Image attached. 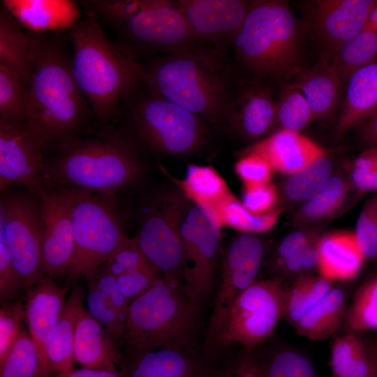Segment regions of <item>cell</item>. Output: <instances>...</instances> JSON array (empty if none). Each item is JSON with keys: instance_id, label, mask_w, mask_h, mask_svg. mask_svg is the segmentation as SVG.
Listing matches in <instances>:
<instances>
[{"instance_id": "5b68a950", "label": "cell", "mask_w": 377, "mask_h": 377, "mask_svg": "<svg viewBox=\"0 0 377 377\" xmlns=\"http://www.w3.org/2000/svg\"><path fill=\"white\" fill-rule=\"evenodd\" d=\"M237 61L258 79L288 80L302 70V34L288 1H251L232 41Z\"/></svg>"}, {"instance_id": "d6986e66", "label": "cell", "mask_w": 377, "mask_h": 377, "mask_svg": "<svg viewBox=\"0 0 377 377\" xmlns=\"http://www.w3.org/2000/svg\"><path fill=\"white\" fill-rule=\"evenodd\" d=\"M126 377H219L220 367L192 350L158 349L124 360Z\"/></svg>"}, {"instance_id": "52a82bcc", "label": "cell", "mask_w": 377, "mask_h": 377, "mask_svg": "<svg viewBox=\"0 0 377 377\" xmlns=\"http://www.w3.org/2000/svg\"><path fill=\"white\" fill-rule=\"evenodd\" d=\"M200 304L164 276L129 304L124 341L128 357L158 349L192 350Z\"/></svg>"}, {"instance_id": "ffe728a7", "label": "cell", "mask_w": 377, "mask_h": 377, "mask_svg": "<svg viewBox=\"0 0 377 377\" xmlns=\"http://www.w3.org/2000/svg\"><path fill=\"white\" fill-rule=\"evenodd\" d=\"M253 153L265 158L273 170L290 175L307 167L326 151L300 132L280 128L252 145L244 154Z\"/></svg>"}, {"instance_id": "d4e9b609", "label": "cell", "mask_w": 377, "mask_h": 377, "mask_svg": "<svg viewBox=\"0 0 377 377\" xmlns=\"http://www.w3.org/2000/svg\"><path fill=\"white\" fill-rule=\"evenodd\" d=\"M304 96L315 119L330 117L337 109L343 89V82L327 61L301 70L290 82Z\"/></svg>"}, {"instance_id": "9a60e30c", "label": "cell", "mask_w": 377, "mask_h": 377, "mask_svg": "<svg viewBox=\"0 0 377 377\" xmlns=\"http://www.w3.org/2000/svg\"><path fill=\"white\" fill-rule=\"evenodd\" d=\"M43 223V262L54 278L67 276L74 254L70 190L42 186L38 192Z\"/></svg>"}, {"instance_id": "8992f818", "label": "cell", "mask_w": 377, "mask_h": 377, "mask_svg": "<svg viewBox=\"0 0 377 377\" xmlns=\"http://www.w3.org/2000/svg\"><path fill=\"white\" fill-rule=\"evenodd\" d=\"M86 16L114 32L117 42L140 52L182 51L199 44L184 16L168 0H82Z\"/></svg>"}, {"instance_id": "2e32d148", "label": "cell", "mask_w": 377, "mask_h": 377, "mask_svg": "<svg viewBox=\"0 0 377 377\" xmlns=\"http://www.w3.org/2000/svg\"><path fill=\"white\" fill-rule=\"evenodd\" d=\"M199 44L208 43L226 52L248 14L251 1L244 0H177Z\"/></svg>"}, {"instance_id": "1f68e13d", "label": "cell", "mask_w": 377, "mask_h": 377, "mask_svg": "<svg viewBox=\"0 0 377 377\" xmlns=\"http://www.w3.org/2000/svg\"><path fill=\"white\" fill-rule=\"evenodd\" d=\"M181 186L193 202L215 211L232 195L223 179L209 166L189 165Z\"/></svg>"}, {"instance_id": "83f0119b", "label": "cell", "mask_w": 377, "mask_h": 377, "mask_svg": "<svg viewBox=\"0 0 377 377\" xmlns=\"http://www.w3.org/2000/svg\"><path fill=\"white\" fill-rule=\"evenodd\" d=\"M34 38L24 31L12 13L0 3V65L16 73L29 86Z\"/></svg>"}, {"instance_id": "6da1fadb", "label": "cell", "mask_w": 377, "mask_h": 377, "mask_svg": "<svg viewBox=\"0 0 377 377\" xmlns=\"http://www.w3.org/2000/svg\"><path fill=\"white\" fill-rule=\"evenodd\" d=\"M30 32L34 51L26 124L50 153L101 124L73 77L67 32Z\"/></svg>"}, {"instance_id": "4316f807", "label": "cell", "mask_w": 377, "mask_h": 377, "mask_svg": "<svg viewBox=\"0 0 377 377\" xmlns=\"http://www.w3.org/2000/svg\"><path fill=\"white\" fill-rule=\"evenodd\" d=\"M346 84L335 127L339 136L364 121L377 109V62L355 71Z\"/></svg>"}, {"instance_id": "7a4b0ae2", "label": "cell", "mask_w": 377, "mask_h": 377, "mask_svg": "<svg viewBox=\"0 0 377 377\" xmlns=\"http://www.w3.org/2000/svg\"><path fill=\"white\" fill-rule=\"evenodd\" d=\"M235 81L226 53L203 44L152 60L141 76L152 93L214 124L225 122Z\"/></svg>"}, {"instance_id": "e7e4bbea", "label": "cell", "mask_w": 377, "mask_h": 377, "mask_svg": "<svg viewBox=\"0 0 377 377\" xmlns=\"http://www.w3.org/2000/svg\"><path fill=\"white\" fill-rule=\"evenodd\" d=\"M332 377H334V376H332Z\"/></svg>"}, {"instance_id": "6125c7cd", "label": "cell", "mask_w": 377, "mask_h": 377, "mask_svg": "<svg viewBox=\"0 0 377 377\" xmlns=\"http://www.w3.org/2000/svg\"><path fill=\"white\" fill-rule=\"evenodd\" d=\"M371 377H377V371L374 374V376H372Z\"/></svg>"}, {"instance_id": "f5cc1de1", "label": "cell", "mask_w": 377, "mask_h": 377, "mask_svg": "<svg viewBox=\"0 0 377 377\" xmlns=\"http://www.w3.org/2000/svg\"><path fill=\"white\" fill-rule=\"evenodd\" d=\"M320 236L317 229H303L286 236L273 254L272 269H276L286 259L303 249Z\"/></svg>"}, {"instance_id": "cb8c5ba5", "label": "cell", "mask_w": 377, "mask_h": 377, "mask_svg": "<svg viewBox=\"0 0 377 377\" xmlns=\"http://www.w3.org/2000/svg\"><path fill=\"white\" fill-rule=\"evenodd\" d=\"M318 275L333 283L354 279L366 260L354 232L341 231L320 236Z\"/></svg>"}, {"instance_id": "3957f363", "label": "cell", "mask_w": 377, "mask_h": 377, "mask_svg": "<svg viewBox=\"0 0 377 377\" xmlns=\"http://www.w3.org/2000/svg\"><path fill=\"white\" fill-rule=\"evenodd\" d=\"M47 156L43 186L115 195L141 177L135 145L111 124L64 143Z\"/></svg>"}, {"instance_id": "836d02e7", "label": "cell", "mask_w": 377, "mask_h": 377, "mask_svg": "<svg viewBox=\"0 0 377 377\" xmlns=\"http://www.w3.org/2000/svg\"><path fill=\"white\" fill-rule=\"evenodd\" d=\"M332 288V282L319 275L311 273L297 277L286 290L283 318L295 326Z\"/></svg>"}, {"instance_id": "f6af8a7d", "label": "cell", "mask_w": 377, "mask_h": 377, "mask_svg": "<svg viewBox=\"0 0 377 377\" xmlns=\"http://www.w3.org/2000/svg\"><path fill=\"white\" fill-rule=\"evenodd\" d=\"M86 279L87 284L93 286L104 297L126 325L129 304L121 293L115 276L108 271L105 263L90 273Z\"/></svg>"}, {"instance_id": "ba28073f", "label": "cell", "mask_w": 377, "mask_h": 377, "mask_svg": "<svg viewBox=\"0 0 377 377\" xmlns=\"http://www.w3.org/2000/svg\"><path fill=\"white\" fill-rule=\"evenodd\" d=\"M139 84L119 111L126 114L138 138L151 149L168 154L186 155L198 149L205 141L207 121L143 84L145 89H140Z\"/></svg>"}, {"instance_id": "91938a15", "label": "cell", "mask_w": 377, "mask_h": 377, "mask_svg": "<svg viewBox=\"0 0 377 377\" xmlns=\"http://www.w3.org/2000/svg\"><path fill=\"white\" fill-rule=\"evenodd\" d=\"M365 27L377 30V1H375V3L369 15Z\"/></svg>"}, {"instance_id": "94428289", "label": "cell", "mask_w": 377, "mask_h": 377, "mask_svg": "<svg viewBox=\"0 0 377 377\" xmlns=\"http://www.w3.org/2000/svg\"><path fill=\"white\" fill-rule=\"evenodd\" d=\"M367 348L369 357L377 370V341L371 346L367 345Z\"/></svg>"}, {"instance_id": "f35d334b", "label": "cell", "mask_w": 377, "mask_h": 377, "mask_svg": "<svg viewBox=\"0 0 377 377\" xmlns=\"http://www.w3.org/2000/svg\"><path fill=\"white\" fill-rule=\"evenodd\" d=\"M344 320L350 332L377 330V274L367 279L356 290Z\"/></svg>"}, {"instance_id": "681fc988", "label": "cell", "mask_w": 377, "mask_h": 377, "mask_svg": "<svg viewBox=\"0 0 377 377\" xmlns=\"http://www.w3.org/2000/svg\"><path fill=\"white\" fill-rule=\"evenodd\" d=\"M273 168L263 156L244 154L235 165V171L245 186L270 183Z\"/></svg>"}, {"instance_id": "4fadbf2b", "label": "cell", "mask_w": 377, "mask_h": 377, "mask_svg": "<svg viewBox=\"0 0 377 377\" xmlns=\"http://www.w3.org/2000/svg\"><path fill=\"white\" fill-rule=\"evenodd\" d=\"M185 214L178 193H163L150 202L135 237L147 259L168 279L182 286L181 228Z\"/></svg>"}, {"instance_id": "d590c367", "label": "cell", "mask_w": 377, "mask_h": 377, "mask_svg": "<svg viewBox=\"0 0 377 377\" xmlns=\"http://www.w3.org/2000/svg\"><path fill=\"white\" fill-rule=\"evenodd\" d=\"M332 165L324 155L302 170L289 175L281 188L282 197L288 202H305L315 195L332 176Z\"/></svg>"}, {"instance_id": "be15d7a7", "label": "cell", "mask_w": 377, "mask_h": 377, "mask_svg": "<svg viewBox=\"0 0 377 377\" xmlns=\"http://www.w3.org/2000/svg\"><path fill=\"white\" fill-rule=\"evenodd\" d=\"M376 147H377V146Z\"/></svg>"}, {"instance_id": "44dd1931", "label": "cell", "mask_w": 377, "mask_h": 377, "mask_svg": "<svg viewBox=\"0 0 377 377\" xmlns=\"http://www.w3.org/2000/svg\"><path fill=\"white\" fill-rule=\"evenodd\" d=\"M108 331L82 306L74 335V359L82 367L117 371L124 357Z\"/></svg>"}, {"instance_id": "603a6c76", "label": "cell", "mask_w": 377, "mask_h": 377, "mask_svg": "<svg viewBox=\"0 0 377 377\" xmlns=\"http://www.w3.org/2000/svg\"><path fill=\"white\" fill-rule=\"evenodd\" d=\"M68 289V286L60 287L52 279L46 276L26 292V323L45 364L43 343L64 313Z\"/></svg>"}, {"instance_id": "7dc6e473", "label": "cell", "mask_w": 377, "mask_h": 377, "mask_svg": "<svg viewBox=\"0 0 377 377\" xmlns=\"http://www.w3.org/2000/svg\"><path fill=\"white\" fill-rule=\"evenodd\" d=\"M163 276L162 272L151 263L115 278L121 293L130 304L147 292Z\"/></svg>"}, {"instance_id": "11a10c76", "label": "cell", "mask_w": 377, "mask_h": 377, "mask_svg": "<svg viewBox=\"0 0 377 377\" xmlns=\"http://www.w3.org/2000/svg\"><path fill=\"white\" fill-rule=\"evenodd\" d=\"M351 183L360 191H377V170H367L353 168Z\"/></svg>"}, {"instance_id": "277c9868", "label": "cell", "mask_w": 377, "mask_h": 377, "mask_svg": "<svg viewBox=\"0 0 377 377\" xmlns=\"http://www.w3.org/2000/svg\"><path fill=\"white\" fill-rule=\"evenodd\" d=\"M71 68L98 123L110 124L122 103L137 88L142 65L128 49L111 41L94 19H79L67 31Z\"/></svg>"}, {"instance_id": "680465c9", "label": "cell", "mask_w": 377, "mask_h": 377, "mask_svg": "<svg viewBox=\"0 0 377 377\" xmlns=\"http://www.w3.org/2000/svg\"><path fill=\"white\" fill-rule=\"evenodd\" d=\"M353 168L360 170H377V147H371L360 154L355 160Z\"/></svg>"}, {"instance_id": "4dcf8cb0", "label": "cell", "mask_w": 377, "mask_h": 377, "mask_svg": "<svg viewBox=\"0 0 377 377\" xmlns=\"http://www.w3.org/2000/svg\"><path fill=\"white\" fill-rule=\"evenodd\" d=\"M377 62V30L364 27L347 40L330 62L345 84L357 70Z\"/></svg>"}, {"instance_id": "60d3db41", "label": "cell", "mask_w": 377, "mask_h": 377, "mask_svg": "<svg viewBox=\"0 0 377 377\" xmlns=\"http://www.w3.org/2000/svg\"><path fill=\"white\" fill-rule=\"evenodd\" d=\"M264 362L266 377H316L310 360L293 349L279 350Z\"/></svg>"}, {"instance_id": "db71d44e", "label": "cell", "mask_w": 377, "mask_h": 377, "mask_svg": "<svg viewBox=\"0 0 377 377\" xmlns=\"http://www.w3.org/2000/svg\"><path fill=\"white\" fill-rule=\"evenodd\" d=\"M279 198L276 187L271 183L245 186L242 203L254 214H263L274 209Z\"/></svg>"}, {"instance_id": "f1b7e54d", "label": "cell", "mask_w": 377, "mask_h": 377, "mask_svg": "<svg viewBox=\"0 0 377 377\" xmlns=\"http://www.w3.org/2000/svg\"><path fill=\"white\" fill-rule=\"evenodd\" d=\"M347 295L339 288H332L296 323L297 334L311 341L325 339L339 327L346 312Z\"/></svg>"}, {"instance_id": "484cf974", "label": "cell", "mask_w": 377, "mask_h": 377, "mask_svg": "<svg viewBox=\"0 0 377 377\" xmlns=\"http://www.w3.org/2000/svg\"><path fill=\"white\" fill-rule=\"evenodd\" d=\"M82 287L75 288L66 300L64 313L47 336L43 346L51 377L74 369V335L78 313L83 304Z\"/></svg>"}, {"instance_id": "ab89813d", "label": "cell", "mask_w": 377, "mask_h": 377, "mask_svg": "<svg viewBox=\"0 0 377 377\" xmlns=\"http://www.w3.org/2000/svg\"><path fill=\"white\" fill-rule=\"evenodd\" d=\"M316 120L303 94L291 83L284 84L276 101V126L300 132Z\"/></svg>"}, {"instance_id": "816d5d0a", "label": "cell", "mask_w": 377, "mask_h": 377, "mask_svg": "<svg viewBox=\"0 0 377 377\" xmlns=\"http://www.w3.org/2000/svg\"><path fill=\"white\" fill-rule=\"evenodd\" d=\"M251 350L221 367L219 377H266L264 360Z\"/></svg>"}, {"instance_id": "30bf717a", "label": "cell", "mask_w": 377, "mask_h": 377, "mask_svg": "<svg viewBox=\"0 0 377 377\" xmlns=\"http://www.w3.org/2000/svg\"><path fill=\"white\" fill-rule=\"evenodd\" d=\"M0 232L27 292L47 274L42 255L43 223L39 195L25 188L2 192Z\"/></svg>"}, {"instance_id": "8d00e7d4", "label": "cell", "mask_w": 377, "mask_h": 377, "mask_svg": "<svg viewBox=\"0 0 377 377\" xmlns=\"http://www.w3.org/2000/svg\"><path fill=\"white\" fill-rule=\"evenodd\" d=\"M281 209L274 208L263 214L249 211L233 195L216 210L222 226H228L242 233L256 234L270 230L276 223Z\"/></svg>"}, {"instance_id": "f907efd6", "label": "cell", "mask_w": 377, "mask_h": 377, "mask_svg": "<svg viewBox=\"0 0 377 377\" xmlns=\"http://www.w3.org/2000/svg\"><path fill=\"white\" fill-rule=\"evenodd\" d=\"M21 288L24 289L22 277L10 260L4 237L0 232V300L1 304L14 301Z\"/></svg>"}, {"instance_id": "7bdbcfd3", "label": "cell", "mask_w": 377, "mask_h": 377, "mask_svg": "<svg viewBox=\"0 0 377 377\" xmlns=\"http://www.w3.org/2000/svg\"><path fill=\"white\" fill-rule=\"evenodd\" d=\"M354 232L365 259L377 258V192L363 205Z\"/></svg>"}, {"instance_id": "74e56055", "label": "cell", "mask_w": 377, "mask_h": 377, "mask_svg": "<svg viewBox=\"0 0 377 377\" xmlns=\"http://www.w3.org/2000/svg\"><path fill=\"white\" fill-rule=\"evenodd\" d=\"M29 86L0 65V124L26 122Z\"/></svg>"}, {"instance_id": "bcb514c9", "label": "cell", "mask_w": 377, "mask_h": 377, "mask_svg": "<svg viewBox=\"0 0 377 377\" xmlns=\"http://www.w3.org/2000/svg\"><path fill=\"white\" fill-rule=\"evenodd\" d=\"M87 310L101 324L115 341L122 340L126 325L117 311L104 297L91 285L88 284L86 295Z\"/></svg>"}, {"instance_id": "b9f144b4", "label": "cell", "mask_w": 377, "mask_h": 377, "mask_svg": "<svg viewBox=\"0 0 377 377\" xmlns=\"http://www.w3.org/2000/svg\"><path fill=\"white\" fill-rule=\"evenodd\" d=\"M25 304L23 300L1 304L0 308V363L6 358L24 329Z\"/></svg>"}, {"instance_id": "6f0895ef", "label": "cell", "mask_w": 377, "mask_h": 377, "mask_svg": "<svg viewBox=\"0 0 377 377\" xmlns=\"http://www.w3.org/2000/svg\"><path fill=\"white\" fill-rule=\"evenodd\" d=\"M361 138L366 145L372 147L377 146V109L362 126Z\"/></svg>"}, {"instance_id": "8fae6325", "label": "cell", "mask_w": 377, "mask_h": 377, "mask_svg": "<svg viewBox=\"0 0 377 377\" xmlns=\"http://www.w3.org/2000/svg\"><path fill=\"white\" fill-rule=\"evenodd\" d=\"M286 288L279 279L255 281L235 300L207 358L213 362L229 345L252 350L268 339L283 318Z\"/></svg>"}, {"instance_id": "e575fe53", "label": "cell", "mask_w": 377, "mask_h": 377, "mask_svg": "<svg viewBox=\"0 0 377 377\" xmlns=\"http://www.w3.org/2000/svg\"><path fill=\"white\" fill-rule=\"evenodd\" d=\"M0 377H51L36 343L25 328L0 363Z\"/></svg>"}, {"instance_id": "7c38bea8", "label": "cell", "mask_w": 377, "mask_h": 377, "mask_svg": "<svg viewBox=\"0 0 377 377\" xmlns=\"http://www.w3.org/2000/svg\"><path fill=\"white\" fill-rule=\"evenodd\" d=\"M221 226L214 209L194 202L183 219L182 288L200 305L213 286Z\"/></svg>"}, {"instance_id": "5bb4252c", "label": "cell", "mask_w": 377, "mask_h": 377, "mask_svg": "<svg viewBox=\"0 0 377 377\" xmlns=\"http://www.w3.org/2000/svg\"><path fill=\"white\" fill-rule=\"evenodd\" d=\"M48 154L26 122L0 124L1 193L20 186L38 195Z\"/></svg>"}, {"instance_id": "c3c4849f", "label": "cell", "mask_w": 377, "mask_h": 377, "mask_svg": "<svg viewBox=\"0 0 377 377\" xmlns=\"http://www.w3.org/2000/svg\"><path fill=\"white\" fill-rule=\"evenodd\" d=\"M318 263L317 245L311 243L286 259L273 272L284 279H293L294 281L302 275L317 270Z\"/></svg>"}, {"instance_id": "9f6ffc18", "label": "cell", "mask_w": 377, "mask_h": 377, "mask_svg": "<svg viewBox=\"0 0 377 377\" xmlns=\"http://www.w3.org/2000/svg\"><path fill=\"white\" fill-rule=\"evenodd\" d=\"M52 377H126L121 371H109L82 367L59 373Z\"/></svg>"}, {"instance_id": "ac0fdd59", "label": "cell", "mask_w": 377, "mask_h": 377, "mask_svg": "<svg viewBox=\"0 0 377 377\" xmlns=\"http://www.w3.org/2000/svg\"><path fill=\"white\" fill-rule=\"evenodd\" d=\"M376 1H316L313 12L315 33L332 56L349 38L362 30Z\"/></svg>"}, {"instance_id": "d6a6232c", "label": "cell", "mask_w": 377, "mask_h": 377, "mask_svg": "<svg viewBox=\"0 0 377 377\" xmlns=\"http://www.w3.org/2000/svg\"><path fill=\"white\" fill-rule=\"evenodd\" d=\"M350 187L344 177L332 175L315 195L303 203L295 215L294 222L306 225L329 218L344 203Z\"/></svg>"}, {"instance_id": "e0dca14e", "label": "cell", "mask_w": 377, "mask_h": 377, "mask_svg": "<svg viewBox=\"0 0 377 377\" xmlns=\"http://www.w3.org/2000/svg\"><path fill=\"white\" fill-rule=\"evenodd\" d=\"M260 81L237 82L225 119L251 140L260 139L276 126V101Z\"/></svg>"}, {"instance_id": "f546056e", "label": "cell", "mask_w": 377, "mask_h": 377, "mask_svg": "<svg viewBox=\"0 0 377 377\" xmlns=\"http://www.w3.org/2000/svg\"><path fill=\"white\" fill-rule=\"evenodd\" d=\"M330 364L334 377H371L377 371L367 345L357 333L350 332L333 342Z\"/></svg>"}, {"instance_id": "ee69618b", "label": "cell", "mask_w": 377, "mask_h": 377, "mask_svg": "<svg viewBox=\"0 0 377 377\" xmlns=\"http://www.w3.org/2000/svg\"><path fill=\"white\" fill-rule=\"evenodd\" d=\"M150 264L151 263L141 250L135 237L129 238L127 236L105 263L108 271L115 277Z\"/></svg>"}, {"instance_id": "9c48e42d", "label": "cell", "mask_w": 377, "mask_h": 377, "mask_svg": "<svg viewBox=\"0 0 377 377\" xmlns=\"http://www.w3.org/2000/svg\"><path fill=\"white\" fill-rule=\"evenodd\" d=\"M70 191L74 254L68 285L87 277L105 263L126 237L115 195Z\"/></svg>"}, {"instance_id": "7402d4cb", "label": "cell", "mask_w": 377, "mask_h": 377, "mask_svg": "<svg viewBox=\"0 0 377 377\" xmlns=\"http://www.w3.org/2000/svg\"><path fill=\"white\" fill-rule=\"evenodd\" d=\"M1 2L28 31H67L81 18L80 7L73 1L3 0Z\"/></svg>"}]
</instances>
